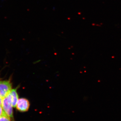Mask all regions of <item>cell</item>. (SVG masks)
Segmentation results:
<instances>
[{
	"instance_id": "cell-1",
	"label": "cell",
	"mask_w": 121,
	"mask_h": 121,
	"mask_svg": "<svg viewBox=\"0 0 121 121\" xmlns=\"http://www.w3.org/2000/svg\"><path fill=\"white\" fill-rule=\"evenodd\" d=\"M3 110L9 118H13V110L12 104V97L10 94L2 99V105Z\"/></svg>"
},
{
	"instance_id": "cell-2",
	"label": "cell",
	"mask_w": 121,
	"mask_h": 121,
	"mask_svg": "<svg viewBox=\"0 0 121 121\" xmlns=\"http://www.w3.org/2000/svg\"><path fill=\"white\" fill-rule=\"evenodd\" d=\"M12 88V83L9 80L0 81V96L1 99L10 94Z\"/></svg>"
},
{
	"instance_id": "cell-3",
	"label": "cell",
	"mask_w": 121,
	"mask_h": 121,
	"mask_svg": "<svg viewBox=\"0 0 121 121\" xmlns=\"http://www.w3.org/2000/svg\"><path fill=\"white\" fill-rule=\"evenodd\" d=\"M16 107L17 110L20 112H27L30 108V102L26 98H21L18 99Z\"/></svg>"
},
{
	"instance_id": "cell-4",
	"label": "cell",
	"mask_w": 121,
	"mask_h": 121,
	"mask_svg": "<svg viewBox=\"0 0 121 121\" xmlns=\"http://www.w3.org/2000/svg\"><path fill=\"white\" fill-rule=\"evenodd\" d=\"M11 94L12 97V106L13 107L15 108L16 106L19 99V95L17 92V88L12 90L11 92Z\"/></svg>"
},
{
	"instance_id": "cell-5",
	"label": "cell",
	"mask_w": 121,
	"mask_h": 121,
	"mask_svg": "<svg viewBox=\"0 0 121 121\" xmlns=\"http://www.w3.org/2000/svg\"><path fill=\"white\" fill-rule=\"evenodd\" d=\"M0 121H11L10 118L7 115V114L3 115L0 117Z\"/></svg>"
},
{
	"instance_id": "cell-6",
	"label": "cell",
	"mask_w": 121,
	"mask_h": 121,
	"mask_svg": "<svg viewBox=\"0 0 121 121\" xmlns=\"http://www.w3.org/2000/svg\"><path fill=\"white\" fill-rule=\"evenodd\" d=\"M6 114L5 112L4 111L2 108V106L0 105V117Z\"/></svg>"
},
{
	"instance_id": "cell-7",
	"label": "cell",
	"mask_w": 121,
	"mask_h": 121,
	"mask_svg": "<svg viewBox=\"0 0 121 121\" xmlns=\"http://www.w3.org/2000/svg\"><path fill=\"white\" fill-rule=\"evenodd\" d=\"M1 105H2V99H1V98L0 96V105L1 106Z\"/></svg>"
}]
</instances>
